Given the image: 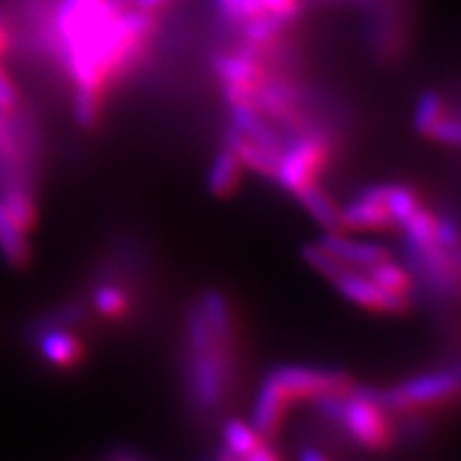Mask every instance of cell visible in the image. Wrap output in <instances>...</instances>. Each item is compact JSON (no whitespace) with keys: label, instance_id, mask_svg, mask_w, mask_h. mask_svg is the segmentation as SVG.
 <instances>
[{"label":"cell","instance_id":"obj_1","mask_svg":"<svg viewBox=\"0 0 461 461\" xmlns=\"http://www.w3.org/2000/svg\"><path fill=\"white\" fill-rule=\"evenodd\" d=\"M461 400V359L380 387V406L389 414L428 412Z\"/></svg>","mask_w":461,"mask_h":461},{"label":"cell","instance_id":"obj_2","mask_svg":"<svg viewBox=\"0 0 461 461\" xmlns=\"http://www.w3.org/2000/svg\"><path fill=\"white\" fill-rule=\"evenodd\" d=\"M338 428L344 431L357 447L366 451H384L393 445L395 431L389 412L372 403L366 397L348 393L344 397L342 417Z\"/></svg>","mask_w":461,"mask_h":461},{"label":"cell","instance_id":"obj_3","mask_svg":"<svg viewBox=\"0 0 461 461\" xmlns=\"http://www.w3.org/2000/svg\"><path fill=\"white\" fill-rule=\"evenodd\" d=\"M269 376L291 402H312L314 397L327 393L348 395L355 384V380L342 370L314 366H278Z\"/></svg>","mask_w":461,"mask_h":461},{"label":"cell","instance_id":"obj_4","mask_svg":"<svg viewBox=\"0 0 461 461\" xmlns=\"http://www.w3.org/2000/svg\"><path fill=\"white\" fill-rule=\"evenodd\" d=\"M387 184H372L361 188L346 205H339V229L348 230H387L395 224L384 207Z\"/></svg>","mask_w":461,"mask_h":461},{"label":"cell","instance_id":"obj_5","mask_svg":"<svg viewBox=\"0 0 461 461\" xmlns=\"http://www.w3.org/2000/svg\"><path fill=\"white\" fill-rule=\"evenodd\" d=\"M210 71L221 86H241L255 90L267 73L261 60L235 50H218L210 56Z\"/></svg>","mask_w":461,"mask_h":461},{"label":"cell","instance_id":"obj_6","mask_svg":"<svg viewBox=\"0 0 461 461\" xmlns=\"http://www.w3.org/2000/svg\"><path fill=\"white\" fill-rule=\"evenodd\" d=\"M31 342L37 346V353L58 370H71L86 357V344L82 338L75 336L73 330H65V327L45 330L39 336H34Z\"/></svg>","mask_w":461,"mask_h":461},{"label":"cell","instance_id":"obj_7","mask_svg":"<svg viewBox=\"0 0 461 461\" xmlns=\"http://www.w3.org/2000/svg\"><path fill=\"white\" fill-rule=\"evenodd\" d=\"M319 244L325 248L330 255H333L338 261L355 269H367L378 261L391 257V252L384 246L372 244V241H357L342 235V230H325L321 235Z\"/></svg>","mask_w":461,"mask_h":461},{"label":"cell","instance_id":"obj_8","mask_svg":"<svg viewBox=\"0 0 461 461\" xmlns=\"http://www.w3.org/2000/svg\"><path fill=\"white\" fill-rule=\"evenodd\" d=\"M288 403H291V400H288L285 391L274 383L272 376H267L261 384H258L255 403H252L250 425L265 438V440L272 438L276 431L280 429Z\"/></svg>","mask_w":461,"mask_h":461},{"label":"cell","instance_id":"obj_9","mask_svg":"<svg viewBox=\"0 0 461 461\" xmlns=\"http://www.w3.org/2000/svg\"><path fill=\"white\" fill-rule=\"evenodd\" d=\"M137 291L122 280H95L90 291V305L105 321L129 319L135 305Z\"/></svg>","mask_w":461,"mask_h":461},{"label":"cell","instance_id":"obj_10","mask_svg":"<svg viewBox=\"0 0 461 461\" xmlns=\"http://www.w3.org/2000/svg\"><path fill=\"white\" fill-rule=\"evenodd\" d=\"M197 302L214 336L222 344L238 346V321H235L233 305H230L229 297L222 291H218V288H205Z\"/></svg>","mask_w":461,"mask_h":461},{"label":"cell","instance_id":"obj_11","mask_svg":"<svg viewBox=\"0 0 461 461\" xmlns=\"http://www.w3.org/2000/svg\"><path fill=\"white\" fill-rule=\"evenodd\" d=\"M297 203L303 207V212L316 224H321L325 230H342L339 229V203L331 197L330 190L322 186L321 180L310 182L297 194H293Z\"/></svg>","mask_w":461,"mask_h":461},{"label":"cell","instance_id":"obj_12","mask_svg":"<svg viewBox=\"0 0 461 461\" xmlns=\"http://www.w3.org/2000/svg\"><path fill=\"white\" fill-rule=\"evenodd\" d=\"M241 173H244V165L240 163L238 154L222 146L214 154L210 167H207L205 188L218 199L229 197V194H233L235 190H238L241 182Z\"/></svg>","mask_w":461,"mask_h":461},{"label":"cell","instance_id":"obj_13","mask_svg":"<svg viewBox=\"0 0 461 461\" xmlns=\"http://www.w3.org/2000/svg\"><path fill=\"white\" fill-rule=\"evenodd\" d=\"M0 255L15 269H24L32 261V248L28 244L26 230L11 221L3 203H0Z\"/></svg>","mask_w":461,"mask_h":461},{"label":"cell","instance_id":"obj_14","mask_svg":"<svg viewBox=\"0 0 461 461\" xmlns=\"http://www.w3.org/2000/svg\"><path fill=\"white\" fill-rule=\"evenodd\" d=\"M0 203L17 227L28 230L37 224V203H34V186L28 184H11L0 188Z\"/></svg>","mask_w":461,"mask_h":461},{"label":"cell","instance_id":"obj_15","mask_svg":"<svg viewBox=\"0 0 461 461\" xmlns=\"http://www.w3.org/2000/svg\"><path fill=\"white\" fill-rule=\"evenodd\" d=\"M221 438H222L224 451H229L230 455H235V457L240 459L248 457V455L255 453L263 442H267L250 423H246V420H240V419L224 420Z\"/></svg>","mask_w":461,"mask_h":461},{"label":"cell","instance_id":"obj_16","mask_svg":"<svg viewBox=\"0 0 461 461\" xmlns=\"http://www.w3.org/2000/svg\"><path fill=\"white\" fill-rule=\"evenodd\" d=\"M447 112V103L445 96L440 95L438 90H425L420 92V96L414 103V112H412V129L417 135L428 137L429 131L445 118Z\"/></svg>","mask_w":461,"mask_h":461},{"label":"cell","instance_id":"obj_17","mask_svg":"<svg viewBox=\"0 0 461 461\" xmlns=\"http://www.w3.org/2000/svg\"><path fill=\"white\" fill-rule=\"evenodd\" d=\"M361 272H366L367 278H370L376 286L383 288V291L411 293L412 295L414 285L411 272L406 269V265L391 261V257L384 258V261H378L376 265H372V267L361 269Z\"/></svg>","mask_w":461,"mask_h":461},{"label":"cell","instance_id":"obj_18","mask_svg":"<svg viewBox=\"0 0 461 461\" xmlns=\"http://www.w3.org/2000/svg\"><path fill=\"white\" fill-rule=\"evenodd\" d=\"M423 205L419 193L408 184H387L384 190V207H387L391 221L395 227H400L403 221H408L419 207Z\"/></svg>","mask_w":461,"mask_h":461},{"label":"cell","instance_id":"obj_19","mask_svg":"<svg viewBox=\"0 0 461 461\" xmlns=\"http://www.w3.org/2000/svg\"><path fill=\"white\" fill-rule=\"evenodd\" d=\"M105 95L88 88H73V118L82 131H95L101 122Z\"/></svg>","mask_w":461,"mask_h":461},{"label":"cell","instance_id":"obj_20","mask_svg":"<svg viewBox=\"0 0 461 461\" xmlns=\"http://www.w3.org/2000/svg\"><path fill=\"white\" fill-rule=\"evenodd\" d=\"M214 7L218 17H221V22L229 28V31H233V28L240 26L241 22L263 14L258 0H214Z\"/></svg>","mask_w":461,"mask_h":461},{"label":"cell","instance_id":"obj_21","mask_svg":"<svg viewBox=\"0 0 461 461\" xmlns=\"http://www.w3.org/2000/svg\"><path fill=\"white\" fill-rule=\"evenodd\" d=\"M302 258L310 265V269H314L316 274L325 276L327 280L333 282L338 278L344 269H348V265H344L342 261H338L336 257L330 255V252L322 248L319 241L316 244H308L302 248Z\"/></svg>","mask_w":461,"mask_h":461},{"label":"cell","instance_id":"obj_22","mask_svg":"<svg viewBox=\"0 0 461 461\" xmlns=\"http://www.w3.org/2000/svg\"><path fill=\"white\" fill-rule=\"evenodd\" d=\"M428 137L438 143H442V146L461 148V118H455V115L447 113L445 118L429 131Z\"/></svg>","mask_w":461,"mask_h":461},{"label":"cell","instance_id":"obj_23","mask_svg":"<svg viewBox=\"0 0 461 461\" xmlns=\"http://www.w3.org/2000/svg\"><path fill=\"white\" fill-rule=\"evenodd\" d=\"M258 3H261L263 14L278 15L288 24H295L299 17L303 15V11L308 9L303 0H258Z\"/></svg>","mask_w":461,"mask_h":461},{"label":"cell","instance_id":"obj_24","mask_svg":"<svg viewBox=\"0 0 461 461\" xmlns=\"http://www.w3.org/2000/svg\"><path fill=\"white\" fill-rule=\"evenodd\" d=\"M20 107V95H17L14 82L5 71V67L0 65V109L5 113H14Z\"/></svg>","mask_w":461,"mask_h":461},{"label":"cell","instance_id":"obj_25","mask_svg":"<svg viewBox=\"0 0 461 461\" xmlns=\"http://www.w3.org/2000/svg\"><path fill=\"white\" fill-rule=\"evenodd\" d=\"M126 7L149 11V14H160L165 7H169L173 0H122Z\"/></svg>","mask_w":461,"mask_h":461},{"label":"cell","instance_id":"obj_26","mask_svg":"<svg viewBox=\"0 0 461 461\" xmlns=\"http://www.w3.org/2000/svg\"><path fill=\"white\" fill-rule=\"evenodd\" d=\"M241 461H280V455L276 453L274 448L267 445V442H263V445L258 447L255 453H250L248 457H244Z\"/></svg>","mask_w":461,"mask_h":461},{"label":"cell","instance_id":"obj_27","mask_svg":"<svg viewBox=\"0 0 461 461\" xmlns=\"http://www.w3.org/2000/svg\"><path fill=\"white\" fill-rule=\"evenodd\" d=\"M297 459L299 461H330V457H327V455L316 447H303L302 451H299Z\"/></svg>","mask_w":461,"mask_h":461},{"label":"cell","instance_id":"obj_28","mask_svg":"<svg viewBox=\"0 0 461 461\" xmlns=\"http://www.w3.org/2000/svg\"><path fill=\"white\" fill-rule=\"evenodd\" d=\"M11 45V28L3 15H0V56L9 50Z\"/></svg>","mask_w":461,"mask_h":461},{"label":"cell","instance_id":"obj_29","mask_svg":"<svg viewBox=\"0 0 461 461\" xmlns=\"http://www.w3.org/2000/svg\"><path fill=\"white\" fill-rule=\"evenodd\" d=\"M216 461H241L240 457H235V455H230L229 451H224V448H222V453L221 455H218V459Z\"/></svg>","mask_w":461,"mask_h":461}]
</instances>
